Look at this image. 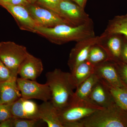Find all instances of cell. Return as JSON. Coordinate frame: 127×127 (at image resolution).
Segmentation results:
<instances>
[{
  "label": "cell",
  "instance_id": "obj_31",
  "mask_svg": "<svg viewBox=\"0 0 127 127\" xmlns=\"http://www.w3.org/2000/svg\"><path fill=\"white\" fill-rule=\"evenodd\" d=\"M71 0L75 1L77 5L84 9L87 1V0Z\"/></svg>",
  "mask_w": 127,
  "mask_h": 127
},
{
  "label": "cell",
  "instance_id": "obj_17",
  "mask_svg": "<svg viewBox=\"0 0 127 127\" xmlns=\"http://www.w3.org/2000/svg\"><path fill=\"white\" fill-rule=\"evenodd\" d=\"M115 35H122L127 39V14L115 17L109 21L106 30L100 36L102 40Z\"/></svg>",
  "mask_w": 127,
  "mask_h": 127
},
{
  "label": "cell",
  "instance_id": "obj_6",
  "mask_svg": "<svg viewBox=\"0 0 127 127\" xmlns=\"http://www.w3.org/2000/svg\"><path fill=\"white\" fill-rule=\"evenodd\" d=\"M17 83L22 97L35 99L43 102L51 100V93L48 84H40L36 81L17 78Z\"/></svg>",
  "mask_w": 127,
  "mask_h": 127
},
{
  "label": "cell",
  "instance_id": "obj_9",
  "mask_svg": "<svg viewBox=\"0 0 127 127\" xmlns=\"http://www.w3.org/2000/svg\"><path fill=\"white\" fill-rule=\"evenodd\" d=\"M0 5L11 14L21 30L35 33V28L38 26L32 17L26 7L1 2Z\"/></svg>",
  "mask_w": 127,
  "mask_h": 127
},
{
  "label": "cell",
  "instance_id": "obj_24",
  "mask_svg": "<svg viewBox=\"0 0 127 127\" xmlns=\"http://www.w3.org/2000/svg\"><path fill=\"white\" fill-rule=\"evenodd\" d=\"M40 119L16 118H13V127H39Z\"/></svg>",
  "mask_w": 127,
  "mask_h": 127
},
{
  "label": "cell",
  "instance_id": "obj_3",
  "mask_svg": "<svg viewBox=\"0 0 127 127\" xmlns=\"http://www.w3.org/2000/svg\"><path fill=\"white\" fill-rule=\"evenodd\" d=\"M82 127H127V112L115 104L79 121Z\"/></svg>",
  "mask_w": 127,
  "mask_h": 127
},
{
  "label": "cell",
  "instance_id": "obj_10",
  "mask_svg": "<svg viewBox=\"0 0 127 127\" xmlns=\"http://www.w3.org/2000/svg\"><path fill=\"white\" fill-rule=\"evenodd\" d=\"M102 40L100 37H93L80 41L71 51L68 65L71 71L80 64L87 60L92 48Z\"/></svg>",
  "mask_w": 127,
  "mask_h": 127
},
{
  "label": "cell",
  "instance_id": "obj_28",
  "mask_svg": "<svg viewBox=\"0 0 127 127\" xmlns=\"http://www.w3.org/2000/svg\"><path fill=\"white\" fill-rule=\"evenodd\" d=\"M0 2L9 4L21 5L26 7L30 4L27 0H0Z\"/></svg>",
  "mask_w": 127,
  "mask_h": 127
},
{
  "label": "cell",
  "instance_id": "obj_21",
  "mask_svg": "<svg viewBox=\"0 0 127 127\" xmlns=\"http://www.w3.org/2000/svg\"><path fill=\"white\" fill-rule=\"evenodd\" d=\"M101 80L109 90L116 104L127 112V88L113 86Z\"/></svg>",
  "mask_w": 127,
  "mask_h": 127
},
{
  "label": "cell",
  "instance_id": "obj_2",
  "mask_svg": "<svg viewBox=\"0 0 127 127\" xmlns=\"http://www.w3.org/2000/svg\"><path fill=\"white\" fill-rule=\"evenodd\" d=\"M46 77L51 93L50 101L58 110L62 109L70 101L76 88L71 79L70 72L56 68L47 73Z\"/></svg>",
  "mask_w": 127,
  "mask_h": 127
},
{
  "label": "cell",
  "instance_id": "obj_33",
  "mask_svg": "<svg viewBox=\"0 0 127 127\" xmlns=\"http://www.w3.org/2000/svg\"><path fill=\"white\" fill-rule=\"evenodd\" d=\"M0 104H1V100L0 95Z\"/></svg>",
  "mask_w": 127,
  "mask_h": 127
},
{
  "label": "cell",
  "instance_id": "obj_14",
  "mask_svg": "<svg viewBox=\"0 0 127 127\" xmlns=\"http://www.w3.org/2000/svg\"><path fill=\"white\" fill-rule=\"evenodd\" d=\"M89 101L103 108L116 104L109 90L100 79L93 88Z\"/></svg>",
  "mask_w": 127,
  "mask_h": 127
},
{
  "label": "cell",
  "instance_id": "obj_34",
  "mask_svg": "<svg viewBox=\"0 0 127 127\" xmlns=\"http://www.w3.org/2000/svg\"></svg>",
  "mask_w": 127,
  "mask_h": 127
},
{
  "label": "cell",
  "instance_id": "obj_1",
  "mask_svg": "<svg viewBox=\"0 0 127 127\" xmlns=\"http://www.w3.org/2000/svg\"><path fill=\"white\" fill-rule=\"evenodd\" d=\"M35 33L59 45L71 41L78 42L95 36L92 21L77 26L61 24L51 28L37 27Z\"/></svg>",
  "mask_w": 127,
  "mask_h": 127
},
{
  "label": "cell",
  "instance_id": "obj_13",
  "mask_svg": "<svg viewBox=\"0 0 127 127\" xmlns=\"http://www.w3.org/2000/svg\"><path fill=\"white\" fill-rule=\"evenodd\" d=\"M43 69L41 60L29 53L19 66L18 74L21 78L35 81Z\"/></svg>",
  "mask_w": 127,
  "mask_h": 127
},
{
  "label": "cell",
  "instance_id": "obj_35",
  "mask_svg": "<svg viewBox=\"0 0 127 127\" xmlns=\"http://www.w3.org/2000/svg\"></svg>",
  "mask_w": 127,
  "mask_h": 127
},
{
  "label": "cell",
  "instance_id": "obj_19",
  "mask_svg": "<svg viewBox=\"0 0 127 127\" xmlns=\"http://www.w3.org/2000/svg\"><path fill=\"white\" fill-rule=\"evenodd\" d=\"M99 80V78L95 73L92 74L76 88V90L71 99L89 101V95L94 87Z\"/></svg>",
  "mask_w": 127,
  "mask_h": 127
},
{
  "label": "cell",
  "instance_id": "obj_7",
  "mask_svg": "<svg viewBox=\"0 0 127 127\" xmlns=\"http://www.w3.org/2000/svg\"><path fill=\"white\" fill-rule=\"evenodd\" d=\"M26 7L38 27L51 28L61 24L71 25L59 14L36 4H30Z\"/></svg>",
  "mask_w": 127,
  "mask_h": 127
},
{
  "label": "cell",
  "instance_id": "obj_18",
  "mask_svg": "<svg viewBox=\"0 0 127 127\" xmlns=\"http://www.w3.org/2000/svg\"><path fill=\"white\" fill-rule=\"evenodd\" d=\"M95 67V65L87 60L71 71V79L76 88L79 84L94 73Z\"/></svg>",
  "mask_w": 127,
  "mask_h": 127
},
{
  "label": "cell",
  "instance_id": "obj_11",
  "mask_svg": "<svg viewBox=\"0 0 127 127\" xmlns=\"http://www.w3.org/2000/svg\"><path fill=\"white\" fill-rule=\"evenodd\" d=\"M11 110L14 118L40 119L39 106L31 99L21 97L11 104Z\"/></svg>",
  "mask_w": 127,
  "mask_h": 127
},
{
  "label": "cell",
  "instance_id": "obj_29",
  "mask_svg": "<svg viewBox=\"0 0 127 127\" xmlns=\"http://www.w3.org/2000/svg\"><path fill=\"white\" fill-rule=\"evenodd\" d=\"M122 61L127 63V41L123 42L122 52Z\"/></svg>",
  "mask_w": 127,
  "mask_h": 127
},
{
  "label": "cell",
  "instance_id": "obj_8",
  "mask_svg": "<svg viewBox=\"0 0 127 127\" xmlns=\"http://www.w3.org/2000/svg\"><path fill=\"white\" fill-rule=\"evenodd\" d=\"M59 10L61 16L71 26H77L92 21L84 8L71 0H61Z\"/></svg>",
  "mask_w": 127,
  "mask_h": 127
},
{
  "label": "cell",
  "instance_id": "obj_5",
  "mask_svg": "<svg viewBox=\"0 0 127 127\" xmlns=\"http://www.w3.org/2000/svg\"><path fill=\"white\" fill-rule=\"evenodd\" d=\"M29 53L26 47L14 42H0V59L14 77H17L19 66Z\"/></svg>",
  "mask_w": 127,
  "mask_h": 127
},
{
  "label": "cell",
  "instance_id": "obj_22",
  "mask_svg": "<svg viewBox=\"0 0 127 127\" xmlns=\"http://www.w3.org/2000/svg\"><path fill=\"white\" fill-rule=\"evenodd\" d=\"M87 60L96 65L103 62L109 61L108 56L102 47L94 46L89 52Z\"/></svg>",
  "mask_w": 127,
  "mask_h": 127
},
{
  "label": "cell",
  "instance_id": "obj_16",
  "mask_svg": "<svg viewBox=\"0 0 127 127\" xmlns=\"http://www.w3.org/2000/svg\"><path fill=\"white\" fill-rule=\"evenodd\" d=\"M17 78L13 77L0 83L1 103L11 104L21 97L17 83Z\"/></svg>",
  "mask_w": 127,
  "mask_h": 127
},
{
  "label": "cell",
  "instance_id": "obj_23",
  "mask_svg": "<svg viewBox=\"0 0 127 127\" xmlns=\"http://www.w3.org/2000/svg\"><path fill=\"white\" fill-rule=\"evenodd\" d=\"M61 0H37L35 4L41 7L54 12L61 16L59 5Z\"/></svg>",
  "mask_w": 127,
  "mask_h": 127
},
{
  "label": "cell",
  "instance_id": "obj_12",
  "mask_svg": "<svg viewBox=\"0 0 127 127\" xmlns=\"http://www.w3.org/2000/svg\"><path fill=\"white\" fill-rule=\"evenodd\" d=\"M94 73L99 79L113 86L125 87L120 79L114 62L107 61L95 65Z\"/></svg>",
  "mask_w": 127,
  "mask_h": 127
},
{
  "label": "cell",
  "instance_id": "obj_27",
  "mask_svg": "<svg viewBox=\"0 0 127 127\" xmlns=\"http://www.w3.org/2000/svg\"><path fill=\"white\" fill-rule=\"evenodd\" d=\"M13 77H15L13 76L11 72L0 59V83L7 81Z\"/></svg>",
  "mask_w": 127,
  "mask_h": 127
},
{
  "label": "cell",
  "instance_id": "obj_30",
  "mask_svg": "<svg viewBox=\"0 0 127 127\" xmlns=\"http://www.w3.org/2000/svg\"><path fill=\"white\" fill-rule=\"evenodd\" d=\"M0 127H13V118L0 122Z\"/></svg>",
  "mask_w": 127,
  "mask_h": 127
},
{
  "label": "cell",
  "instance_id": "obj_25",
  "mask_svg": "<svg viewBox=\"0 0 127 127\" xmlns=\"http://www.w3.org/2000/svg\"><path fill=\"white\" fill-rule=\"evenodd\" d=\"M114 62L121 81L127 87V63L122 60Z\"/></svg>",
  "mask_w": 127,
  "mask_h": 127
},
{
  "label": "cell",
  "instance_id": "obj_26",
  "mask_svg": "<svg viewBox=\"0 0 127 127\" xmlns=\"http://www.w3.org/2000/svg\"><path fill=\"white\" fill-rule=\"evenodd\" d=\"M11 104H0V122L13 118L11 110Z\"/></svg>",
  "mask_w": 127,
  "mask_h": 127
},
{
  "label": "cell",
  "instance_id": "obj_20",
  "mask_svg": "<svg viewBox=\"0 0 127 127\" xmlns=\"http://www.w3.org/2000/svg\"><path fill=\"white\" fill-rule=\"evenodd\" d=\"M119 35H115L110 37L108 42L107 48L102 47L108 56L109 61L116 62L122 60L123 42Z\"/></svg>",
  "mask_w": 127,
  "mask_h": 127
},
{
  "label": "cell",
  "instance_id": "obj_4",
  "mask_svg": "<svg viewBox=\"0 0 127 127\" xmlns=\"http://www.w3.org/2000/svg\"><path fill=\"white\" fill-rule=\"evenodd\" d=\"M103 108L88 101L71 99L65 107L58 111L59 118L63 124L79 122Z\"/></svg>",
  "mask_w": 127,
  "mask_h": 127
},
{
  "label": "cell",
  "instance_id": "obj_32",
  "mask_svg": "<svg viewBox=\"0 0 127 127\" xmlns=\"http://www.w3.org/2000/svg\"><path fill=\"white\" fill-rule=\"evenodd\" d=\"M27 1L30 4H34L36 3L37 0H27Z\"/></svg>",
  "mask_w": 127,
  "mask_h": 127
},
{
  "label": "cell",
  "instance_id": "obj_15",
  "mask_svg": "<svg viewBox=\"0 0 127 127\" xmlns=\"http://www.w3.org/2000/svg\"><path fill=\"white\" fill-rule=\"evenodd\" d=\"M39 117L48 127H63L58 111L51 101L43 102L39 106Z\"/></svg>",
  "mask_w": 127,
  "mask_h": 127
}]
</instances>
